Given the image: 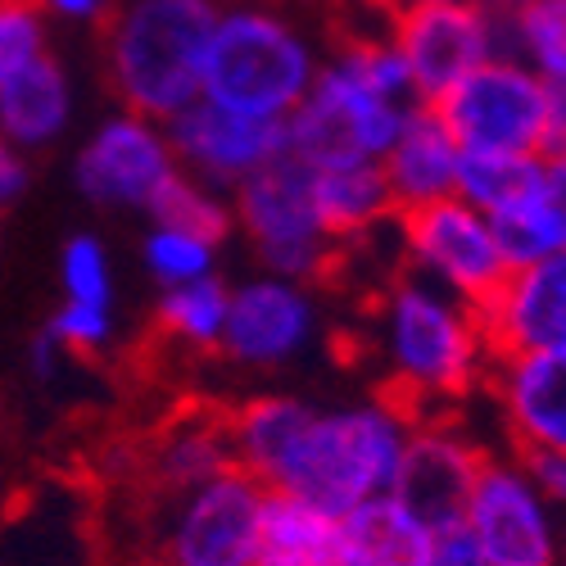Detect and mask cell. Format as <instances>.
<instances>
[{
    "label": "cell",
    "mask_w": 566,
    "mask_h": 566,
    "mask_svg": "<svg viewBox=\"0 0 566 566\" xmlns=\"http://www.w3.org/2000/svg\"><path fill=\"white\" fill-rule=\"evenodd\" d=\"M412 427L417 417L399 399H363L336 408H317L304 399L286 440L259 471V485L345 516L367 499L395 490Z\"/></svg>",
    "instance_id": "6da1fadb"
},
{
    "label": "cell",
    "mask_w": 566,
    "mask_h": 566,
    "mask_svg": "<svg viewBox=\"0 0 566 566\" xmlns=\"http://www.w3.org/2000/svg\"><path fill=\"white\" fill-rule=\"evenodd\" d=\"M371 345L386 367L390 399L412 417H436V408L467 399L494 367L476 304L431 286L417 272L395 276L376 295Z\"/></svg>",
    "instance_id": "7a4b0ae2"
},
{
    "label": "cell",
    "mask_w": 566,
    "mask_h": 566,
    "mask_svg": "<svg viewBox=\"0 0 566 566\" xmlns=\"http://www.w3.org/2000/svg\"><path fill=\"white\" fill-rule=\"evenodd\" d=\"M222 0H118L101 23V69L123 109L168 123L200 101Z\"/></svg>",
    "instance_id": "3957f363"
},
{
    "label": "cell",
    "mask_w": 566,
    "mask_h": 566,
    "mask_svg": "<svg viewBox=\"0 0 566 566\" xmlns=\"http://www.w3.org/2000/svg\"><path fill=\"white\" fill-rule=\"evenodd\" d=\"M322 69V51L276 0H222L200 96L235 114L291 118Z\"/></svg>",
    "instance_id": "277c9868"
},
{
    "label": "cell",
    "mask_w": 566,
    "mask_h": 566,
    "mask_svg": "<svg viewBox=\"0 0 566 566\" xmlns=\"http://www.w3.org/2000/svg\"><path fill=\"white\" fill-rule=\"evenodd\" d=\"M231 222L241 227L263 272L313 281L336 268L340 241L326 231L317 205H313V177L308 164L291 150L245 177L231 191Z\"/></svg>",
    "instance_id": "5b68a950"
},
{
    "label": "cell",
    "mask_w": 566,
    "mask_h": 566,
    "mask_svg": "<svg viewBox=\"0 0 566 566\" xmlns=\"http://www.w3.org/2000/svg\"><path fill=\"white\" fill-rule=\"evenodd\" d=\"M421 101H395L367 86L340 55H326L308 96L286 118L291 155L308 168L340 159H381L408 109Z\"/></svg>",
    "instance_id": "8992f818"
},
{
    "label": "cell",
    "mask_w": 566,
    "mask_h": 566,
    "mask_svg": "<svg viewBox=\"0 0 566 566\" xmlns=\"http://www.w3.org/2000/svg\"><path fill=\"white\" fill-rule=\"evenodd\" d=\"M268 485L250 471L227 467L218 476L164 494L159 562L168 566H254L259 516Z\"/></svg>",
    "instance_id": "52a82bcc"
},
{
    "label": "cell",
    "mask_w": 566,
    "mask_h": 566,
    "mask_svg": "<svg viewBox=\"0 0 566 566\" xmlns=\"http://www.w3.org/2000/svg\"><path fill=\"white\" fill-rule=\"evenodd\" d=\"M458 150H503L539 155L544 150V77L522 60L494 55L471 69L440 101H431Z\"/></svg>",
    "instance_id": "ba28073f"
},
{
    "label": "cell",
    "mask_w": 566,
    "mask_h": 566,
    "mask_svg": "<svg viewBox=\"0 0 566 566\" xmlns=\"http://www.w3.org/2000/svg\"><path fill=\"white\" fill-rule=\"evenodd\" d=\"M177 155L164 123L146 114H105L73 155V186L86 205L109 213H150L159 191L177 177Z\"/></svg>",
    "instance_id": "9c48e42d"
},
{
    "label": "cell",
    "mask_w": 566,
    "mask_h": 566,
    "mask_svg": "<svg viewBox=\"0 0 566 566\" xmlns=\"http://www.w3.org/2000/svg\"><path fill=\"white\" fill-rule=\"evenodd\" d=\"M462 526L490 566H557L562 557L553 499L535 485L526 458L485 453L462 503Z\"/></svg>",
    "instance_id": "30bf717a"
},
{
    "label": "cell",
    "mask_w": 566,
    "mask_h": 566,
    "mask_svg": "<svg viewBox=\"0 0 566 566\" xmlns=\"http://www.w3.org/2000/svg\"><path fill=\"white\" fill-rule=\"evenodd\" d=\"M399 241H403V263L417 276H427L431 286L467 304H481L507 272L490 213L458 196L399 213Z\"/></svg>",
    "instance_id": "8fae6325"
},
{
    "label": "cell",
    "mask_w": 566,
    "mask_h": 566,
    "mask_svg": "<svg viewBox=\"0 0 566 566\" xmlns=\"http://www.w3.org/2000/svg\"><path fill=\"white\" fill-rule=\"evenodd\" d=\"M322 332V308L308 281L259 272L227 286V326L218 354L245 371H281L300 363Z\"/></svg>",
    "instance_id": "7c38bea8"
},
{
    "label": "cell",
    "mask_w": 566,
    "mask_h": 566,
    "mask_svg": "<svg viewBox=\"0 0 566 566\" xmlns=\"http://www.w3.org/2000/svg\"><path fill=\"white\" fill-rule=\"evenodd\" d=\"M390 41L408 64L417 101L431 105L503 51V23L494 6H395Z\"/></svg>",
    "instance_id": "4fadbf2b"
},
{
    "label": "cell",
    "mask_w": 566,
    "mask_h": 566,
    "mask_svg": "<svg viewBox=\"0 0 566 566\" xmlns=\"http://www.w3.org/2000/svg\"><path fill=\"white\" fill-rule=\"evenodd\" d=\"M168 146L177 155V168L196 177L213 191L231 196L245 177L268 168L291 150L286 118H259V114H235L213 101H191L181 114L164 123Z\"/></svg>",
    "instance_id": "5bb4252c"
},
{
    "label": "cell",
    "mask_w": 566,
    "mask_h": 566,
    "mask_svg": "<svg viewBox=\"0 0 566 566\" xmlns=\"http://www.w3.org/2000/svg\"><path fill=\"white\" fill-rule=\"evenodd\" d=\"M476 317L494 358L566 345V250L512 263L476 304Z\"/></svg>",
    "instance_id": "9a60e30c"
},
{
    "label": "cell",
    "mask_w": 566,
    "mask_h": 566,
    "mask_svg": "<svg viewBox=\"0 0 566 566\" xmlns=\"http://www.w3.org/2000/svg\"><path fill=\"white\" fill-rule=\"evenodd\" d=\"M481 462H485V449L467 431H458L453 421L417 417L390 494L403 507H412L431 531L453 526L462 522V503L471 494Z\"/></svg>",
    "instance_id": "2e32d148"
},
{
    "label": "cell",
    "mask_w": 566,
    "mask_h": 566,
    "mask_svg": "<svg viewBox=\"0 0 566 566\" xmlns=\"http://www.w3.org/2000/svg\"><path fill=\"white\" fill-rule=\"evenodd\" d=\"M490 395L522 453H566V345L494 358Z\"/></svg>",
    "instance_id": "e0dca14e"
},
{
    "label": "cell",
    "mask_w": 566,
    "mask_h": 566,
    "mask_svg": "<svg viewBox=\"0 0 566 566\" xmlns=\"http://www.w3.org/2000/svg\"><path fill=\"white\" fill-rule=\"evenodd\" d=\"M458 159H462V150L449 136V127L440 123V114L431 105H412L381 155V172L390 186L395 213L449 200L458 186Z\"/></svg>",
    "instance_id": "ac0fdd59"
},
{
    "label": "cell",
    "mask_w": 566,
    "mask_h": 566,
    "mask_svg": "<svg viewBox=\"0 0 566 566\" xmlns=\"http://www.w3.org/2000/svg\"><path fill=\"white\" fill-rule=\"evenodd\" d=\"M77 114V86L60 55H36L14 77L0 82V132H6L23 155L51 150L69 136Z\"/></svg>",
    "instance_id": "d6986e66"
},
{
    "label": "cell",
    "mask_w": 566,
    "mask_h": 566,
    "mask_svg": "<svg viewBox=\"0 0 566 566\" xmlns=\"http://www.w3.org/2000/svg\"><path fill=\"white\" fill-rule=\"evenodd\" d=\"M507 268L566 250V155H539V172L512 205L490 213Z\"/></svg>",
    "instance_id": "ffe728a7"
},
{
    "label": "cell",
    "mask_w": 566,
    "mask_h": 566,
    "mask_svg": "<svg viewBox=\"0 0 566 566\" xmlns=\"http://www.w3.org/2000/svg\"><path fill=\"white\" fill-rule=\"evenodd\" d=\"M431 526L395 494L367 499L340 516V562L336 566H421L431 548Z\"/></svg>",
    "instance_id": "44dd1931"
},
{
    "label": "cell",
    "mask_w": 566,
    "mask_h": 566,
    "mask_svg": "<svg viewBox=\"0 0 566 566\" xmlns=\"http://www.w3.org/2000/svg\"><path fill=\"white\" fill-rule=\"evenodd\" d=\"M336 562H340V516L295 494L268 490L254 566H336Z\"/></svg>",
    "instance_id": "7402d4cb"
},
{
    "label": "cell",
    "mask_w": 566,
    "mask_h": 566,
    "mask_svg": "<svg viewBox=\"0 0 566 566\" xmlns=\"http://www.w3.org/2000/svg\"><path fill=\"white\" fill-rule=\"evenodd\" d=\"M313 177V205L336 241L371 231L376 222L395 218V200L381 172V159H340V164H317Z\"/></svg>",
    "instance_id": "603a6c76"
},
{
    "label": "cell",
    "mask_w": 566,
    "mask_h": 566,
    "mask_svg": "<svg viewBox=\"0 0 566 566\" xmlns=\"http://www.w3.org/2000/svg\"><path fill=\"white\" fill-rule=\"evenodd\" d=\"M231 467V440H227V421L213 417H186L159 436L150 449V476L159 494H177L186 485H200L218 471Z\"/></svg>",
    "instance_id": "cb8c5ba5"
},
{
    "label": "cell",
    "mask_w": 566,
    "mask_h": 566,
    "mask_svg": "<svg viewBox=\"0 0 566 566\" xmlns=\"http://www.w3.org/2000/svg\"><path fill=\"white\" fill-rule=\"evenodd\" d=\"M155 326L172 345L191 354H218L222 326H227V281L213 272L200 281H186V286L159 291Z\"/></svg>",
    "instance_id": "d4e9b609"
},
{
    "label": "cell",
    "mask_w": 566,
    "mask_h": 566,
    "mask_svg": "<svg viewBox=\"0 0 566 566\" xmlns=\"http://www.w3.org/2000/svg\"><path fill=\"white\" fill-rule=\"evenodd\" d=\"M503 55L522 60L544 82H566V0H526L499 10Z\"/></svg>",
    "instance_id": "484cf974"
},
{
    "label": "cell",
    "mask_w": 566,
    "mask_h": 566,
    "mask_svg": "<svg viewBox=\"0 0 566 566\" xmlns=\"http://www.w3.org/2000/svg\"><path fill=\"white\" fill-rule=\"evenodd\" d=\"M218 254H222V241H213L205 231H191V227H177V222H150L146 235H140V268H146V276L159 291L213 276Z\"/></svg>",
    "instance_id": "4316f807"
},
{
    "label": "cell",
    "mask_w": 566,
    "mask_h": 566,
    "mask_svg": "<svg viewBox=\"0 0 566 566\" xmlns=\"http://www.w3.org/2000/svg\"><path fill=\"white\" fill-rule=\"evenodd\" d=\"M539 172V155H503V150H462L453 196L476 205L481 213H499L526 191Z\"/></svg>",
    "instance_id": "83f0119b"
},
{
    "label": "cell",
    "mask_w": 566,
    "mask_h": 566,
    "mask_svg": "<svg viewBox=\"0 0 566 566\" xmlns=\"http://www.w3.org/2000/svg\"><path fill=\"white\" fill-rule=\"evenodd\" d=\"M146 218L150 222H177V227H191V231L213 235V241H227V231H231V200L222 191H213V186L177 172L159 191V200L150 205Z\"/></svg>",
    "instance_id": "f1b7e54d"
},
{
    "label": "cell",
    "mask_w": 566,
    "mask_h": 566,
    "mask_svg": "<svg viewBox=\"0 0 566 566\" xmlns=\"http://www.w3.org/2000/svg\"><path fill=\"white\" fill-rule=\"evenodd\" d=\"M60 291L73 304H114V254L101 235L73 231L60 250Z\"/></svg>",
    "instance_id": "f546056e"
},
{
    "label": "cell",
    "mask_w": 566,
    "mask_h": 566,
    "mask_svg": "<svg viewBox=\"0 0 566 566\" xmlns=\"http://www.w3.org/2000/svg\"><path fill=\"white\" fill-rule=\"evenodd\" d=\"M51 51V19L36 0H0V82Z\"/></svg>",
    "instance_id": "4dcf8cb0"
},
{
    "label": "cell",
    "mask_w": 566,
    "mask_h": 566,
    "mask_svg": "<svg viewBox=\"0 0 566 566\" xmlns=\"http://www.w3.org/2000/svg\"><path fill=\"white\" fill-rule=\"evenodd\" d=\"M45 326H51V336L69 354L86 358V354H105L114 345L118 317H114V304H73V300H64Z\"/></svg>",
    "instance_id": "1f68e13d"
},
{
    "label": "cell",
    "mask_w": 566,
    "mask_h": 566,
    "mask_svg": "<svg viewBox=\"0 0 566 566\" xmlns=\"http://www.w3.org/2000/svg\"><path fill=\"white\" fill-rule=\"evenodd\" d=\"M421 566H490V562L481 557V548L467 535V526L453 522V526H440L431 535V548H427V562Z\"/></svg>",
    "instance_id": "d6a6232c"
},
{
    "label": "cell",
    "mask_w": 566,
    "mask_h": 566,
    "mask_svg": "<svg viewBox=\"0 0 566 566\" xmlns=\"http://www.w3.org/2000/svg\"><path fill=\"white\" fill-rule=\"evenodd\" d=\"M28 177H32L28 155L14 146L6 132H0V209H10V205L28 191Z\"/></svg>",
    "instance_id": "836d02e7"
},
{
    "label": "cell",
    "mask_w": 566,
    "mask_h": 566,
    "mask_svg": "<svg viewBox=\"0 0 566 566\" xmlns=\"http://www.w3.org/2000/svg\"><path fill=\"white\" fill-rule=\"evenodd\" d=\"M36 6H41L45 19H55V23L91 28V23H105L118 0H36Z\"/></svg>",
    "instance_id": "e575fe53"
},
{
    "label": "cell",
    "mask_w": 566,
    "mask_h": 566,
    "mask_svg": "<svg viewBox=\"0 0 566 566\" xmlns=\"http://www.w3.org/2000/svg\"><path fill=\"white\" fill-rule=\"evenodd\" d=\"M566 155V82H544V150Z\"/></svg>",
    "instance_id": "d590c367"
},
{
    "label": "cell",
    "mask_w": 566,
    "mask_h": 566,
    "mask_svg": "<svg viewBox=\"0 0 566 566\" xmlns=\"http://www.w3.org/2000/svg\"><path fill=\"white\" fill-rule=\"evenodd\" d=\"M64 358H69V349L51 336V326H41V332L28 340V371L36 376L41 386H51V381H55L60 367H64Z\"/></svg>",
    "instance_id": "8d00e7d4"
},
{
    "label": "cell",
    "mask_w": 566,
    "mask_h": 566,
    "mask_svg": "<svg viewBox=\"0 0 566 566\" xmlns=\"http://www.w3.org/2000/svg\"><path fill=\"white\" fill-rule=\"evenodd\" d=\"M395 6H494V0H395Z\"/></svg>",
    "instance_id": "74e56055"
},
{
    "label": "cell",
    "mask_w": 566,
    "mask_h": 566,
    "mask_svg": "<svg viewBox=\"0 0 566 566\" xmlns=\"http://www.w3.org/2000/svg\"><path fill=\"white\" fill-rule=\"evenodd\" d=\"M516 6H526V0H494V10H516Z\"/></svg>",
    "instance_id": "f35d334b"
},
{
    "label": "cell",
    "mask_w": 566,
    "mask_h": 566,
    "mask_svg": "<svg viewBox=\"0 0 566 566\" xmlns=\"http://www.w3.org/2000/svg\"><path fill=\"white\" fill-rule=\"evenodd\" d=\"M276 6H286V0H276Z\"/></svg>",
    "instance_id": "ab89813d"
},
{
    "label": "cell",
    "mask_w": 566,
    "mask_h": 566,
    "mask_svg": "<svg viewBox=\"0 0 566 566\" xmlns=\"http://www.w3.org/2000/svg\"><path fill=\"white\" fill-rule=\"evenodd\" d=\"M159 566H168V562H159Z\"/></svg>",
    "instance_id": "60d3db41"
}]
</instances>
